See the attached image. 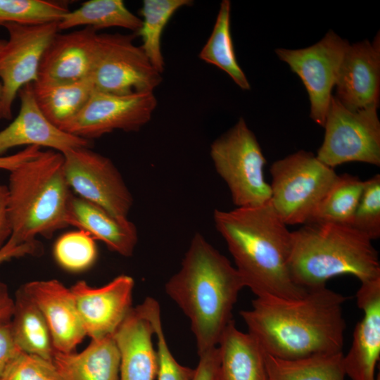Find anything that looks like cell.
I'll use <instances>...</instances> for the list:
<instances>
[{"mask_svg": "<svg viewBox=\"0 0 380 380\" xmlns=\"http://www.w3.org/2000/svg\"><path fill=\"white\" fill-rule=\"evenodd\" d=\"M348 297L327 286L296 298L256 297L241 310L250 334L265 353L282 359L343 352Z\"/></svg>", "mask_w": 380, "mask_h": 380, "instance_id": "1", "label": "cell"}, {"mask_svg": "<svg viewBox=\"0 0 380 380\" xmlns=\"http://www.w3.org/2000/svg\"><path fill=\"white\" fill-rule=\"evenodd\" d=\"M213 220L245 287L256 297L296 298L308 289L293 279L292 236L270 201L258 206L215 210Z\"/></svg>", "mask_w": 380, "mask_h": 380, "instance_id": "2", "label": "cell"}, {"mask_svg": "<svg viewBox=\"0 0 380 380\" xmlns=\"http://www.w3.org/2000/svg\"><path fill=\"white\" fill-rule=\"evenodd\" d=\"M243 282L229 260L200 233L192 237L179 270L165 289L191 323L198 355L217 347L233 320Z\"/></svg>", "mask_w": 380, "mask_h": 380, "instance_id": "3", "label": "cell"}, {"mask_svg": "<svg viewBox=\"0 0 380 380\" xmlns=\"http://www.w3.org/2000/svg\"><path fill=\"white\" fill-rule=\"evenodd\" d=\"M9 172L10 240L23 244L37 241L38 236L49 239L69 227L68 214L73 194L61 152L42 151Z\"/></svg>", "mask_w": 380, "mask_h": 380, "instance_id": "4", "label": "cell"}, {"mask_svg": "<svg viewBox=\"0 0 380 380\" xmlns=\"http://www.w3.org/2000/svg\"><path fill=\"white\" fill-rule=\"evenodd\" d=\"M290 267L293 281L312 289L339 275L360 283L380 278V262L372 240L350 226L308 223L291 232Z\"/></svg>", "mask_w": 380, "mask_h": 380, "instance_id": "5", "label": "cell"}, {"mask_svg": "<svg viewBox=\"0 0 380 380\" xmlns=\"http://www.w3.org/2000/svg\"><path fill=\"white\" fill-rule=\"evenodd\" d=\"M270 202L285 224H308L338 175L312 152L298 151L274 161Z\"/></svg>", "mask_w": 380, "mask_h": 380, "instance_id": "6", "label": "cell"}, {"mask_svg": "<svg viewBox=\"0 0 380 380\" xmlns=\"http://www.w3.org/2000/svg\"><path fill=\"white\" fill-rule=\"evenodd\" d=\"M210 156L236 208L258 206L270 201V185L264 175L266 159L243 118L211 144Z\"/></svg>", "mask_w": 380, "mask_h": 380, "instance_id": "7", "label": "cell"}, {"mask_svg": "<svg viewBox=\"0 0 380 380\" xmlns=\"http://www.w3.org/2000/svg\"><path fill=\"white\" fill-rule=\"evenodd\" d=\"M135 34H98L88 77L94 91L115 95L153 92L162 77L145 53L135 45Z\"/></svg>", "mask_w": 380, "mask_h": 380, "instance_id": "8", "label": "cell"}, {"mask_svg": "<svg viewBox=\"0 0 380 380\" xmlns=\"http://www.w3.org/2000/svg\"><path fill=\"white\" fill-rule=\"evenodd\" d=\"M377 108L350 110L333 95L316 156L331 168L350 162L380 166V121Z\"/></svg>", "mask_w": 380, "mask_h": 380, "instance_id": "9", "label": "cell"}, {"mask_svg": "<svg viewBox=\"0 0 380 380\" xmlns=\"http://www.w3.org/2000/svg\"><path fill=\"white\" fill-rule=\"evenodd\" d=\"M350 43L329 30L316 44L303 49L277 48V57L302 81L310 101V117L324 127L332 90Z\"/></svg>", "mask_w": 380, "mask_h": 380, "instance_id": "10", "label": "cell"}, {"mask_svg": "<svg viewBox=\"0 0 380 380\" xmlns=\"http://www.w3.org/2000/svg\"><path fill=\"white\" fill-rule=\"evenodd\" d=\"M67 182L77 196L120 217H128L132 195L113 161L90 147L61 153Z\"/></svg>", "mask_w": 380, "mask_h": 380, "instance_id": "11", "label": "cell"}, {"mask_svg": "<svg viewBox=\"0 0 380 380\" xmlns=\"http://www.w3.org/2000/svg\"><path fill=\"white\" fill-rule=\"evenodd\" d=\"M3 27L8 39L0 53V109L2 118L10 120L18 91L38 80L42 56L59 30L58 23L36 25L8 23Z\"/></svg>", "mask_w": 380, "mask_h": 380, "instance_id": "12", "label": "cell"}, {"mask_svg": "<svg viewBox=\"0 0 380 380\" xmlns=\"http://www.w3.org/2000/svg\"><path fill=\"white\" fill-rule=\"evenodd\" d=\"M153 92L115 95L93 91L84 108L62 130L91 141L115 130L137 132L151 119Z\"/></svg>", "mask_w": 380, "mask_h": 380, "instance_id": "13", "label": "cell"}, {"mask_svg": "<svg viewBox=\"0 0 380 380\" xmlns=\"http://www.w3.org/2000/svg\"><path fill=\"white\" fill-rule=\"evenodd\" d=\"M134 286L132 277L121 274L101 287L81 280L70 288L87 336L96 339L115 333L132 309Z\"/></svg>", "mask_w": 380, "mask_h": 380, "instance_id": "14", "label": "cell"}, {"mask_svg": "<svg viewBox=\"0 0 380 380\" xmlns=\"http://www.w3.org/2000/svg\"><path fill=\"white\" fill-rule=\"evenodd\" d=\"M334 95L350 110L379 108L380 37L349 45L343 58Z\"/></svg>", "mask_w": 380, "mask_h": 380, "instance_id": "15", "label": "cell"}, {"mask_svg": "<svg viewBox=\"0 0 380 380\" xmlns=\"http://www.w3.org/2000/svg\"><path fill=\"white\" fill-rule=\"evenodd\" d=\"M18 94L20 101L19 113L0 131V156L21 146L46 147L61 153L91 146V141L61 130L44 115L35 101L32 83L23 87Z\"/></svg>", "mask_w": 380, "mask_h": 380, "instance_id": "16", "label": "cell"}, {"mask_svg": "<svg viewBox=\"0 0 380 380\" xmlns=\"http://www.w3.org/2000/svg\"><path fill=\"white\" fill-rule=\"evenodd\" d=\"M21 287L44 315L55 351L73 352L87 334L70 288L54 279L31 281Z\"/></svg>", "mask_w": 380, "mask_h": 380, "instance_id": "17", "label": "cell"}, {"mask_svg": "<svg viewBox=\"0 0 380 380\" xmlns=\"http://www.w3.org/2000/svg\"><path fill=\"white\" fill-rule=\"evenodd\" d=\"M362 319L354 329L353 342L343 363L350 380H375L380 358V278L361 283L356 294Z\"/></svg>", "mask_w": 380, "mask_h": 380, "instance_id": "18", "label": "cell"}, {"mask_svg": "<svg viewBox=\"0 0 380 380\" xmlns=\"http://www.w3.org/2000/svg\"><path fill=\"white\" fill-rule=\"evenodd\" d=\"M97 35V31L89 27L63 34L58 32L42 56L37 80L74 82L88 79Z\"/></svg>", "mask_w": 380, "mask_h": 380, "instance_id": "19", "label": "cell"}, {"mask_svg": "<svg viewBox=\"0 0 380 380\" xmlns=\"http://www.w3.org/2000/svg\"><path fill=\"white\" fill-rule=\"evenodd\" d=\"M154 329L142 303L132 308L113 334L120 353L119 380H154L158 357Z\"/></svg>", "mask_w": 380, "mask_h": 380, "instance_id": "20", "label": "cell"}, {"mask_svg": "<svg viewBox=\"0 0 380 380\" xmlns=\"http://www.w3.org/2000/svg\"><path fill=\"white\" fill-rule=\"evenodd\" d=\"M68 223L104 243L112 251L124 257L133 255L138 241L135 224L128 217H118L105 208L72 196Z\"/></svg>", "mask_w": 380, "mask_h": 380, "instance_id": "21", "label": "cell"}, {"mask_svg": "<svg viewBox=\"0 0 380 380\" xmlns=\"http://www.w3.org/2000/svg\"><path fill=\"white\" fill-rule=\"evenodd\" d=\"M120 362L113 334L91 339L80 353L55 351L53 357L63 380H119Z\"/></svg>", "mask_w": 380, "mask_h": 380, "instance_id": "22", "label": "cell"}, {"mask_svg": "<svg viewBox=\"0 0 380 380\" xmlns=\"http://www.w3.org/2000/svg\"><path fill=\"white\" fill-rule=\"evenodd\" d=\"M217 348L218 380H268L264 350L250 334L239 330L234 320L225 328Z\"/></svg>", "mask_w": 380, "mask_h": 380, "instance_id": "23", "label": "cell"}, {"mask_svg": "<svg viewBox=\"0 0 380 380\" xmlns=\"http://www.w3.org/2000/svg\"><path fill=\"white\" fill-rule=\"evenodd\" d=\"M32 87L42 113L61 130L78 115L94 91L89 79L74 82L37 80Z\"/></svg>", "mask_w": 380, "mask_h": 380, "instance_id": "24", "label": "cell"}, {"mask_svg": "<svg viewBox=\"0 0 380 380\" xmlns=\"http://www.w3.org/2000/svg\"><path fill=\"white\" fill-rule=\"evenodd\" d=\"M11 324L15 340L23 352L53 362L55 350L46 321L21 286L15 293Z\"/></svg>", "mask_w": 380, "mask_h": 380, "instance_id": "25", "label": "cell"}, {"mask_svg": "<svg viewBox=\"0 0 380 380\" xmlns=\"http://www.w3.org/2000/svg\"><path fill=\"white\" fill-rule=\"evenodd\" d=\"M343 352L282 359L265 353L268 380H346Z\"/></svg>", "mask_w": 380, "mask_h": 380, "instance_id": "26", "label": "cell"}, {"mask_svg": "<svg viewBox=\"0 0 380 380\" xmlns=\"http://www.w3.org/2000/svg\"><path fill=\"white\" fill-rule=\"evenodd\" d=\"M78 26L91 27L96 31L122 27L137 32L141 26V19L132 13L122 0H89L70 11L58 23L59 31Z\"/></svg>", "mask_w": 380, "mask_h": 380, "instance_id": "27", "label": "cell"}, {"mask_svg": "<svg viewBox=\"0 0 380 380\" xmlns=\"http://www.w3.org/2000/svg\"><path fill=\"white\" fill-rule=\"evenodd\" d=\"M231 2L222 1L216 20L199 58L226 72L243 90L251 89L250 83L239 66L231 34Z\"/></svg>", "mask_w": 380, "mask_h": 380, "instance_id": "28", "label": "cell"}, {"mask_svg": "<svg viewBox=\"0 0 380 380\" xmlns=\"http://www.w3.org/2000/svg\"><path fill=\"white\" fill-rule=\"evenodd\" d=\"M191 0H144L139 11L141 26L135 36L141 38L140 46L153 68L160 74L165 68L161 51V37L167 24L181 8L189 6Z\"/></svg>", "mask_w": 380, "mask_h": 380, "instance_id": "29", "label": "cell"}, {"mask_svg": "<svg viewBox=\"0 0 380 380\" xmlns=\"http://www.w3.org/2000/svg\"><path fill=\"white\" fill-rule=\"evenodd\" d=\"M364 185L365 181L357 177L347 173L338 175L308 223L326 222L351 227Z\"/></svg>", "mask_w": 380, "mask_h": 380, "instance_id": "30", "label": "cell"}, {"mask_svg": "<svg viewBox=\"0 0 380 380\" xmlns=\"http://www.w3.org/2000/svg\"><path fill=\"white\" fill-rule=\"evenodd\" d=\"M70 11L65 1L49 0H0V26L59 23Z\"/></svg>", "mask_w": 380, "mask_h": 380, "instance_id": "31", "label": "cell"}, {"mask_svg": "<svg viewBox=\"0 0 380 380\" xmlns=\"http://www.w3.org/2000/svg\"><path fill=\"white\" fill-rule=\"evenodd\" d=\"M53 252L57 263L72 272L90 268L98 255L95 239L80 229L61 235L55 242Z\"/></svg>", "mask_w": 380, "mask_h": 380, "instance_id": "32", "label": "cell"}, {"mask_svg": "<svg viewBox=\"0 0 380 380\" xmlns=\"http://www.w3.org/2000/svg\"><path fill=\"white\" fill-rule=\"evenodd\" d=\"M154 329L157 338L158 380H191L195 369L179 364L172 355L163 332L158 303L148 297L142 303Z\"/></svg>", "mask_w": 380, "mask_h": 380, "instance_id": "33", "label": "cell"}, {"mask_svg": "<svg viewBox=\"0 0 380 380\" xmlns=\"http://www.w3.org/2000/svg\"><path fill=\"white\" fill-rule=\"evenodd\" d=\"M351 227L369 239L380 236V175L365 181Z\"/></svg>", "mask_w": 380, "mask_h": 380, "instance_id": "34", "label": "cell"}, {"mask_svg": "<svg viewBox=\"0 0 380 380\" xmlns=\"http://www.w3.org/2000/svg\"><path fill=\"white\" fill-rule=\"evenodd\" d=\"M0 380H63L52 361L21 352Z\"/></svg>", "mask_w": 380, "mask_h": 380, "instance_id": "35", "label": "cell"}, {"mask_svg": "<svg viewBox=\"0 0 380 380\" xmlns=\"http://www.w3.org/2000/svg\"><path fill=\"white\" fill-rule=\"evenodd\" d=\"M21 352L13 336L11 321L0 324V377Z\"/></svg>", "mask_w": 380, "mask_h": 380, "instance_id": "36", "label": "cell"}, {"mask_svg": "<svg viewBox=\"0 0 380 380\" xmlns=\"http://www.w3.org/2000/svg\"><path fill=\"white\" fill-rule=\"evenodd\" d=\"M199 356V361L191 380H218L219 350L211 348Z\"/></svg>", "mask_w": 380, "mask_h": 380, "instance_id": "37", "label": "cell"}, {"mask_svg": "<svg viewBox=\"0 0 380 380\" xmlns=\"http://www.w3.org/2000/svg\"><path fill=\"white\" fill-rule=\"evenodd\" d=\"M42 245L38 241L17 244L8 239L0 249V264L13 258H19L27 255L36 256L42 254Z\"/></svg>", "mask_w": 380, "mask_h": 380, "instance_id": "38", "label": "cell"}, {"mask_svg": "<svg viewBox=\"0 0 380 380\" xmlns=\"http://www.w3.org/2000/svg\"><path fill=\"white\" fill-rule=\"evenodd\" d=\"M12 229L8 212L7 185L0 183V249L11 236Z\"/></svg>", "mask_w": 380, "mask_h": 380, "instance_id": "39", "label": "cell"}, {"mask_svg": "<svg viewBox=\"0 0 380 380\" xmlns=\"http://www.w3.org/2000/svg\"><path fill=\"white\" fill-rule=\"evenodd\" d=\"M41 151L40 147L31 146L12 155L1 156L0 169L11 172L23 163L38 156Z\"/></svg>", "mask_w": 380, "mask_h": 380, "instance_id": "40", "label": "cell"}, {"mask_svg": "<svg viewBox=\"0 0 380 380\" xmlns=\"http://www.w3.org/2000/svg\"><path fill=\"white\" fill-rule=\"evenodd\" d=\"M14 298L10 294L8 286L0 281V324L11 320Z\"/></svg>", "mask_w": 380, "mask_h": 380, "instance_id": "41", "label": "cell"}, {"mask_svg": "<svg viewBox=\"0 0 380 380\" xmlns=\"http://www.w3.org/2000/svg\"><path fill=\"white\" fill-rule=\"evenodd\" d=\"M6 41V40H4V39H0V53H1L4 46L5 45ZM1 92H2V85H1V81H0V98H1Z\"/></svg>", "mask_w": 380, "mask_h": 380, "instance_id": "42", "label": "cell"}, {"mask_svg": "<svg viewBox=\"0 0 380 380\" xmlns=\"http://www.w3.org/2000/svg\"><path fill=\"white\" fill-rule=\"evenodd\" d=\"M375 380H380V375H379V373H378L377 376H376V379Z\"/></svg>", "mask_w": 380, "mask_h": 380, "instance_id": "43", "label": "cell"}, {"mask_svg": "<svg viewBox=\"0 0 380 380\" xmlns=\"http://www.w3.org/2000/svg\"><path fill=\"white\" fill-rule=\"evenodd\" d=\"M3 118H2V115H1V109H0V119Z\"/></svg>", "mask_w": 380, "mask_h": 380, "instance_id": "44", "label": "cell"}]
</instances>
